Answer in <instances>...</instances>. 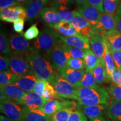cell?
<instances>
[{
  "instance_id": "1",
  "label": "cell",
  "mask_w": 121,
  "mask_h": 121,
  "mask_svg": "<svg viewBox=\"0 0 121 121\" xmlns=\"http://www.w3.org/2000/svg\"><path fill=\"white\" fill-rule=\"evenodd\" d=\"M33 73L38 78L52 83L57 75L53 65L51 63L47 56L34 49L26 55Z\"/></svg>"
},
{
  "instance_id": "2",
  "label": "cell",
  "mask_w": 121,
  "mask_h": 121,
  "mask_svg": "<svg viewBox=\"0 0 121 121\" xmlns=\"http://www.w3.org/2000/svg\"><path fill=\"white\" fill-rule=\"evenodd\" d=\"M77 100L80 105L82 106L109 105L110 97L106 89L96 85L78 88Z\"/></svg>"
},
{
  "instance_id": "3",
  "label": "cell",
  "mask_w": 121,
  "mask_h": 121,
  "mask_svg": "<svg viewBox=\"0 0 121 121\" xmlns=\"http://www.w3.org/2000/svg\"><path fill=\"white\" fill-rule=\"evenodd\" d=\"M60 43V35L53 29L47 28L40 31L33 43V48L40 53L48 56L52 49Z\"/></svg>"
},
{
  "instance_id": "4",
  "label": "cell",
  "mask_w": 121,
  "mask_h": 121,
  "mask_svg": "<svg viewBox=\"0 0 121 121\" xmlns=\"http://www.w3.org/2000/svg\"><path fill=\"white\" fill-rule=\"evenodd\" d=\"M51 84L57 92L56 99H71L77 100L78 87L68 82L58 73L56 76Z\"/></svg>"
},
{
  "instance_id": "5",
  "label": "cell",
  "mask_w": 121,
  "mask_h": 121,
  "mask_svg": "<svg viewBox=\"0 0 121 121\" xmlns=\"http://www.w3.org/2000/svg\"><path fill=\"white\" fill-rule=\"evenodd\" d=\"M71 24L81 35L87 38L99 35L97 29L85 19L78 10L73 11V18Z\"/></svg>"
},
{
  "instance_id": "6",
  "label": "cell",
  "mask_w": 121,
  "mask_h": 121,
  "mask_svg": "<svg viewBox=\"0 0 121 121\" xmlns=\"http://www.w3.org/2000/svg\"><path fill=\"white\" fill-rule=\"evenodd\" d=\"M1 112L13 121H26L24 108L13 101L7 99L1 101Z\"/></svg>"
},
{
  "instance_id": "7",
  "label": "cell",
  "mask_w": 121,
  "mask_h": 121,
  "mask_svg": "<svg viewBox=\"0 0 121 121\" xmlns=\"http://www.w3.org/2000/svg\"><path fill=\"white\" fill-rule=\"evenodd\" d=\"M10 58V71L18 76L33 73L26 56L12 53Z\"/></svg>"
},
{
  "instance_id": "8",
  "label": "cell",
  "mask_w": 121,
  "mask_h": 121,
  "mask_svg": "<svg viewBox=\"0 0 121 121\" xmlns=\"http://www.w3.org/2000/svg\"><path fill=\"white\" fill-rule=\"evenodd\" d=\"M0 19L2 21L7 22H17L19 20L26 19V10L21 5H15L1 10Z\"/></svg>"
},
{
  "instance_id": "9",
  "label": "cell",
  "mask_w": 121,
  "mask_h": 121,
  "mask_svg": "<svg viewBox=\"0 0 121 121\" xmlns=\"http://www.w3.org/2000/svg\"><path fill=\"white\" fill-rule=\"evenodd\" d=\"M10 42L13 53L26 56L34 49L28 40L20 35L13 34L10 37Z\"/></svg>"
},
{
  "instance_id": "10",
  "label": "cell",
  "mask_w": 121,
  "mask_h": 121,
  "mask_svg": "<svg viewBox=\"0 0 121 121\" xmlns=\"http://www.w3.org/2000/svg\"><path fill=\"white\" fill-rule=\"evenodd\" d=\"M63 43H60L54 47L51 51L48 57H50L54 67L57 69L67 66V61L72 58L67 52L63 49Z\"/></svg>"
},
{
  "instance_id": "11",
  "label": "cell",
  "mask_w": 121,
  "mask_h": 121,
  "mask_svg": "<svg viewBox=\"0 0 121 121\" xmlns=\"http://www.w3.org/2000/svg\"><path fill=\"white\" fill-rule=\"evenodd\" d=\"M48 3L49 0H28L24 4V7L26 10L27 20L32 22L38 16Z\"/></svg>"
},
{
  "instance_id": "12",
  "label": "cell",
  "mask_w": 121,
  "mask_h": 121,
  "mask_svg": "<svg viewBox=\"0 0 121 121\" xmlns=\"http://www.w3.org/2000/svg\"><path fill=\"white\" fill-rule=\"evenodd\" d=\"M78 11L85 19L97 29V30L99 29L100 13L96 7L87 2L84 5L78 7Z\"/></svg>"
},
{
  "instance_id": "13",
  "label": "cell",
  "mask_w": 121,
  "mask_h": 121,
  "mask_svg": "<svg viewBox=\"0 0 121 121\" xmlns=\"http://www.w3.org/2000/svg\"><path fill=\"white\" fill-rule=\"evenodd\" d=\"M85 72V71L84 70L72 69L67 66L57 69V73L60 76L77 87H78V85L81 82Z\"/></svg>"
},
{
  "instance_id": "14",
  "label": "cell",
  "mask_w": 121,
  "mask_h": 121,
  "mask_svg": "<svg viewBox=\"0 0 121 121\" xmlns=\"http://www.w3.org/2000/svg\"><path fill=\"white\" fill-rule=\"evenodd\" d=\"M100 26L98 29L99 35L105 36V33L117 30V24L116 15H110L105 13L100 15Z\"/></svg>"
},
{
  "instance_id": "15",
  "label": "cell",
  "mask_w": 121,
  "mask_h": 121,
  "mask_svg": "<svg viewBox=\"0 0 121 121\" xmlns=\"http://www.w3.org/2000/svg\"><path fill=\"white\" fill-rule=\"evenodd\" d=\"M0 89L1 91L7 96L8 99L20 105H22L24 98L27 93L15 85L1 86Z\"/></svg>"
},
{
  "instance_id": "16",
  "label": "cell",
  "mask_w": 121,
  "mask_h": 121,
  "mask_svg": "<svg viewBox=\"0 0 121 121\" xmlns=\"http://www.w3.org/2000/svg\"><path fill=\"white\" fill-rule=\"evenodd\" d=\"M44 23L52 29L61 22L60 14L57 9L52 7H45L39 14Z\"/></svg>"
},
{
  "instance_id": "17",
  "label": "cell",
  "mask_w": 121,
  "mask_h": 121,
  "mask_svg": "<svg viewBox=\"0 0 121 121\" xmlns=\"http://www.w3.org/2000/svg\"><path fill=\"white\" fill-rule=\"evenodd\" d=\"M60 40L63 44L72 47L84 50H89L90 48L89 38L80 34L72 37L60 36Z\"/></svg>"
},
{
  "instance_id": "18",
  "label": "cell",
  "mask_w": 121,
  "mask_h": 121,
  "mask_svg": "<svg viewBox=\"0 0 121 121\" xmlns=\"http://www.w3.org/2000/svg\"><path fill=\"white\" fill-rule=\"evenodd\" d=\"M48 101L34 91L27 93L24 98L22 105L25 108L31 109H41Z\"/></svg>"
},
{
  "instance_id": "19",
  "label": "cell",
  "mask_w": 121,
  "mask_h": 121,
  "mask_svg": "<svg viewBox=\"0 0 121 121\" xmlns=\"http://www.w3.org/2000/svg\"><path fill=\"white\" fill-rule=\"evenodd\" d=\"M91 51L100 60H103L107 41L104 35H96L89 38Z\"/></svg>"
},
{
  "instance_id": "20",
  "label": "cell",
  "mask_w": 121,
  "mask_h": 121,
  "mask_svg": "<svg viewBox=\"0 0 121 121\" xmlns=\"http://www.w3.org/2000/svg\"><path fill=\"white\" fill-rule=\"evenodd\" d=\"M38 78L34 73L20 76L15 85L24 91L29 93L34 91V89Z\"/></svg>"
},
{
  "instance_id": "21",
  "label": "cell",
  "mask_w": 121,
  "mask_h": 121,
  "mask_svg": "<svg viewBox=\"0 0 121 121\" xmlns=\"http://www.w3.org/2000/svg\"><path fill=\"white\" fill-rule=\"evenodd\" d=\"M81 110L90 120L102 117L108 111V105H98L94 106L81 105Z\"/></svg>"
},
{
  "instance_id": "22",
  "label": "cell",
  "mask_w": 121,
  "mask_h": 121,
  "mask_svg": "<svg viewBox=\"0 0 121 121\" xmlns=\"http://www.w3.org/2000/svg\"><path fill=\"white\" fill-rule=\"evenodd\" d=\"M105 38L110 50L121 51V34L117 30L107 32Z\"/></svg>"
},
{
  "instance_id": "23",
  "label": "cell",
  "mask_w": 121,
  "mask_h": 121,
  "mask_svg": "<svg viewBox=\"0 0 121 121\" xmlns=\"http://www.w3.org/2000/svg\"><path fill=\"white\" fill-rule=\"evenodd\" d=\"M24 108V115L26 121H51V118L47 116L40 109Z\"/></svg>"
},
{
  "instance_id": "24",
  "label": "cell",
  "mask_w": 121,
  "mask_h": 121,
  "mask_svg": "<svg viewBox=\"0 0 121 121\" xmlns=\"http://www.w3.org/2000/svg\"><path fill=\"white\" fill-rule=\"evenodd\" d=\"M93 73L96 80V84L98 85H102L110 80L107 73L103 60H100L99 64L93 70Z\"/></svg>"
},
{
  "instance_id": "25",
  "label": "cell",
  "mask_w": 121,
  "mask_h": 121,
  "mask_svg": "<svg viewBox=\"0 0 121 121\" xmlns=\"http://www.w3.org/2000/svg\"><path fill=\"white\" fill-rule=\"evenodd\" d=\"M53 29L63 37H72L79 34L71 22L61 21L57 24Z\"/></svg>"
},
{
  "instance_id": "26",
  "label": "cell",
  "mask_w": 121,
  "mask_h": 121,
  "mask_svg": "<svg viewBox=\"0 0 121 121\" xmlns=\"http://www.w3.org/2000/svg\"><path fill=\"white\" fill-rule=\"evenodd\" d=\"M107 114L113 121H121V101L111 100L108 107Z\"/></svg>"
},
{
  "instance_id": "27",
  "label": "cell",
  "mask_w": 121,
  "mask_h": 121,
  "mask_svg": "<svg viewBox=\"0 0 121 121\" xmlns=\"http://www.w3.org/2000/svg\"><path fill=\"white\" fill-rule=\"evenodd\" d=\"M84 60L85 62V71L90 72H93V70L98 66L100 60L93 51L90 49L86 50Z\"/></svg>"
},
{
  "instance_id": "28",
  "label": "cell",
  "mask_w": 121,
  "mask_h": 121,
  "mask_svg": "<svg viewBox=\"0 0 121 121\" xmlns=\"http://www.w3.org/2000/svg\"><path fill=\"white\" fill-rule=\"evenodd\" d=\"M60 107L61 102L57 99H54L47 102L40 109H41L47 116L51 118L59 109H60Z\"/></svg>"
},
{
  "instance_id": "29",
  "label": "cell",
  "mask_w": 121,
  "mask_h": 121,
  "mask_svg": "<svg viewBox=\"0 0 121 121\" xmlns=\"http://www.w3.org/2000/svg\"><path fill=\"white\" fill-rule=\"evenodd\" d=\"M103 60L107 73H108L109 77L110 78V75L112 73L113 71L116 69V65H115L114 60H113V57L112 56L111 52H110V49L109 47L107 42L105 45V53H104Z\"/></svg>"
},
{
  "instance_id": "30",
  "label": "cell",
  "mask_w": 121,
  "mask_h": 121,
  "mask_svg": "<svg viewBox=\"0 0 121 121\" xmlns=\"http://www.w3.org/2000/svg\"><path fill=\"white\" fill-rule=\"evenodd\" d=\"M20 76L13 73L10 71L0 72V85L1 86L15 85Z\"/></svg>"
},
{
  "instance_id": "31",
  "label": "cell",
  "mask_w": 121,
  "mask_h": 121,
  "mask_svg": "<svg viewBox=\"0 0 121 121\" xmlns=\"http://www.w3.org/2000/svg\"><path fill=\"white\" fill-rule=\"evenodd\" d=\"M0 52L1 54L10 56L13 53L11 45H10V38L4 31H1L0 34Z\"/></svg>"
},
{
  "instance_id": "32",
  "label": "cell",
  "mask_w": 121,
  "mask_h": 121,
  "mask_svg": "<svg viewBox=\"0 0 121 121\" xmlns=\"http://www.w3.org/2000/svg\"><path fill=\"white\" fill-rule=\"evenodd\" d=\"M121 4L120 0H103L104 13L110 15H116Z\"/></svg>"
},
{
  "instance_id": "33",
  "label": "cell",
  "mask_w": 121,
  "mask_h": 121,
  "mask_svg": "<svg viewBox=\"0 0 121 121\" xmlns=\"http://www.w3.org/2000/svg\"><path fill=\"white\" fill-rule=\"evenodd\" d=\"M96 85H96V80H95L93 72L86 71H85L84 76H83L81 82L78 85V88L91 87L95 86Z\"/></svg>"
},
{
  "instance_id": "34",
  "label": "cell",
  "mask_w": 121,
  "mask_h": 121,
  "mask_svg": "<svg viewBox=\"0 0 121 121\" xmlns=\"http://www.w3.org/2000/svg\"><path fill=\"white\" fill-rule=\"evenodd\" d=\"M73 109L71 108H61L51 117L52 121H68L71 113Z\"/></svg>"
},
{
  "instance_id": "35",
  "label": "cell",
  "mask_w": 121,
  "mask_h": 121,
  "mask_svg": "<svg viewBox=\"0 0 121 121\" xmlns=\"http://www.w3.org/2000/svg\"><path fill=\"white\" fill-rule=\"evenodd\" d=\"M58 10L61 21L71 22L73 18V11H71L66 6H59L56 8Z\"/></svg>"
},
{
  "instance_id": "36",
  "label": "cell",
  "mask_w": 121,
  "mask_h": 121,
  "mask_svg": "<svg viewBox=\"0 0 121 121\" xmlns=\"http://www.w3.org/2000/svg\"><path fill=\"white\" fill-rule=\"evenodd\" d=\"M62 47L66 52H67L72 58H84L86 50L79 49L69 45L65 44L63 43Z\"/></svg>"
},
{
  "instance_id": "37",
  "label": "cell",
  "mask_w": 121,
  "mask_h": 121,
  "mask_svg": "<svg viewBox=\"0 0 121 121\" xmlns=\"http://www.w3.org/2000/svg\"><path fill=\"white\" fill-rule=\"evenodd\" d=\"M67 66L76 70H84L86 68L84 58H71L68 60Z\"/></svg>"
},
{
  "instance_id": "38",
  "label": "cell",
  "mask_w": 121,
  "mask_h": 121,
  "mask_svg": "<svg viewBox=\"0 0 121 121\" xmlns=\"http://www.w3.org/2000/svg\"><path fill=\"white\" fill-rule=\"evenodd\" d=\"M110 96L115 100L121 101V86L112 84L106 89Z\"/></svg>"
},
{
  "instance_id": "39",
  "label": "cell",
  "mask_w": 121,
  "mask_h": 121,
  "mask_svg": "<svg viewBox=\"0 0 121 121\" xmlns=\"http://www.w3.org/2000/svg\"><path fill=\"white\" fill-rule=\"evenodd\" d=\"M40 32L37 27V24H34L25 31V32L22 34V36L26 40H32L35 38H37Z\"/></svg>"
},
{
  "instance_id": "40",
  "label": "cell",
  "mask_w": 121,
  "mask_h": 121,
  "mask_svg": "<svg viewBox=\"0 0 121 121\" xmlns=\"http://www.w3.org/2000/svg\"><path fill=\"white\" fill-rule=\"evenodd\" d=\"M57 92L51 83L47 82L43 94V98L45 100L49 101L56 98Z\"/></svg>"
},
{
  "instance_id": "41",
  "label": "cell",
  "mask_w": 121,
  "mask_h": 121,
  "mask_svg": "<svg viewBox=\"0 0 121 121\" xmlns=\"http://www.w3.org/2000/svg\"><path fill=\"white\" fill-rule=\"evenodd\" d=\"M68 121H87V119L82 110L77 108L71 113Z\"/></svg>"
},
{
  "instance_id": "42",
  "label": "cell",
  "mask_w": 121,
  "mask_h": 121,
  "mask_svg": "<svg viewBox=\"0 0 121 121\" xmlns=\"http://www.w3.org/2000/svg\"><path fill=\"white\" fill-rule=\"evenodd\" d=\"M10 58L9 56L1 54L0 56V70L1 71H10Z\"/></svg>"
},
{
  "instance_id": "43",
  "label": "cell",
  "mask_w": 121,
  "mask_h": 121,
  "mask_svg": "<svg viewBox=\"0 0 121 121\" xmlns=\"http://www.w3.org/2000/svg\"><path fill=\"white\" fill-rule=\"evenodd\" d=\"M47 82V81H45V80L38 78L35 85L33 91L38 94L39 96L43 97V94Z\"/></svg>"
},
{
  "instance_id": "44",
  "label": "cell",
  "mask_w": 121,
  "mask_h": 121,
  "mask_svg": "<svg viewBox=\"0 0 121 121\" xmlns=\"http://www.w3.org/2000/svg\"><path fill=\"white\" fill-rule=\"evenodd\" d=\"M75 0H49V4L51 7L56 8L59 6H66L69 7V6L73 4Z\"/></svg>"
},
{
  "instance_id": "45",
  "label": "cell",
  "mask_w": 121,
  "mask_h": 121,
  "mask_svg": "<svg viewBox=\"0 0 121 121\" xmlns=\"http://www.w3.org/2000/svg\"><path fill=\"white\" fill-rule=\"evenodd\" d=\"M110 78L113 84L121 86V69L116 68L110 75Z\"/></svg>"
},
{
  "instance_id": "46",
  "label": "cell",
  "mask_w": 121,
  "mask_h": 121,
  "mask_svg": "<svg viewBox=\"0 0 121 121\" xmlns=\"http://www.w3.org/2000/svg\"><path fill=\"white\" fill-rule=\"evenodd\" d=\"M110 52L113 57L116 68L121 69V51L110 50Z\"/></svg>"
},
{
  "instance_id": "47",
  "label": "cell",
  "mask_w": 121,
  "mask_h": 121,
  "mask_svg": "<svg viewBox=\"0 0 121 121\" xmlns=\"http://www.w3.org/2000/svg\"><path fill=\"white\" fill-rule=\"evenodd\" d=\"M15 5H20V4L16 0H0L1 10Z\"/></svg>"
},
{
  "instance_id": "48",
  "label": "cell",
  "mask_w": 121,
  "mask_h": 121,
  "mask_svg": "<svg viewBox=\"0 0 121 121\" xmlns=\"http://www.w3.org/2000/svg\"><path fill=\"white\" fill-rule=\"evenodd\" d=\"M87 2L91 5L96 7L100 13H104L103 0H87Z\"/></svg>"
},
{
  "instance_id": "49",
  "label": "cell",
  "mask_w": 121,
  "mask_h": 121,
  "mask_svg": "<svg viewBox=\"0 0 121 121\" xmlns=\"http://www.w3.org/2000/svg\"><path fill=\"white\" fill-rule=\"evenodd\" d=\"M24 22H25V20L22 19L15 22L13 25V28L15 31H16L17 33L22 34L24 30Z\"/></svg>"
},
{
  "instance_id": "50",
  "label": "cell",
  "mask_w": 121,
  "mask_h": 121,
  "mask_svg": "<svg viewBox=\"0 0 121 121\" xmlns=\"http://www.w3.org/2000/svg\"><path fill=\"white\" fill-rule=\"evenodd\" d=\"M116 19H117V30L121 34V4L118 10V11L116 15Z\"/></svg>"
},
{
  "instance_id": "51",
  "label": "cell",
  "mask_w": 121,
  "mask_h": 121,
  "mask_svg": "<svg viewBox=\"0 0 121 121\" xmlns=\"http://www.w3.org/2000/svg\"><path fill=\"white\" fill-rule=\"evenodd\" d=\"M75 2L80 6L87 3V0H75Z\"/></svg>"
},
{
  "instance_id": "52",
  "label": "cell",
  "mask_w": 121,
  "mask_h": 121,
  "mask_svg": "<svg viewBox=\"0 0 121 121\" xmlns=\"http://www.w3.org/2000/svg\"><path fill=\"white\" fill-rule=\"evenodd\" d=\"M90 121H110L108 120V119L105 118H104L103 117H102L98 118H96V119H91V120H90Z\"/></svg>"
},
{
  "instance_id": "53",
  "label": "cell",
  "mask_w": 121,
  "mask_h": 121,
  "mask_svg": "<svg viewBox=\"0 0 121 121\" xmlns=\"http://www.w3.org/2000/svg\"><path fill=\"white\" fill-rule=\"evenodd\" d=\"M0 121H11V119L9 118H7L4 117V116H3L1 115V116H0Z\"/></svg>"
},
{
  "instance_id": "54",
  "label": "cell",
  "mask_w": 121,
  "mask_h": 121,
  "mask_svg": "<svg viewBox=\"0 0 121 121\" xmlns=\"http://www.w3.org/2000/svg\"><path fill=\"white\" fill-rule=\"evenodd\" d=\"M16 1H17V2L21 4H24L25 2H26L27 1H28V0H16Z\"/></svg>"
},
{
  "instance_id": "55",
  "label": "cell",
  "mask_w": 121,
  "mask_h": 121,
  "mask_svg": "<svg viewBox=\"0 0 121 121\" xmlns=\"http://www.w3.org/2000/svg\"></svg>"
}]
</instances>
